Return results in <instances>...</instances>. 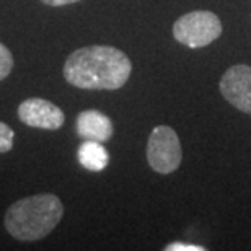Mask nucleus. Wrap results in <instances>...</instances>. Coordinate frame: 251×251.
<instances>
[{
    "label": "nucleus",
    "instance_id": "nucleus-2",
    "mask_svg": "<svg viewBox=\"0 0 251 251\" xmlns=\"http://www.w3.org/2000/svg\"><path fill=\"white\" fill-rule=\"evenodd\" d=\"M64 217V205L54 194H34L13 202L5 214V228L20 242L48 237Z\"/></svg>",
    "mask_w": 251,
    "mask_h": 251
},
{
    "label": "nucleus",
    "instance_id": "nucleus-9",
    "mask_svg": "<svg viewBox=\"0 0 251 251\" xmlns=\"http://www.w3.org/2000/svg\"><path fill=\"white\" fill-rule=\"evenodd\" d=\"M13 69V56L7 46L0 43V82L7 78Z\"/></svg>",
    "mask_w": 251,
    "mask_h": 251
},
{
    "label": "nucleus",
    "instance_id": "nucleus-3",
    "mask_svg": "<svg viewBox=\"0 0 251 251\" xmlns=\"http://www.w3.org/2000/svg\"><path fill=\"white\" fill-rule=\"evenodd\" d=\"M222 34L220 18L212 12L196 10L179 17L173 25V36L178 43L198 49L209 46Z\"/></svg>",
    "mask_w": 251,
    "mask_h": 251
},
{
    "label": "nucleus",
    "instance_id": "nucleus-4",
    "mask_svg": "<svg viewBox=\"0 0 251 251\" xmlns=\"http://www.w3.org/2000/svg\"><path fill=\"white\" fill-rule=\"evenodd\" d=\"M149 165L157 173L170 175L181 165L183 152L178 134L168 126H157L149 137L147 144Z\"/></svg>",
    "mask_w": 251,
    "mask_h": 251
},
{
    "label": "nucleus",
    "instance_id": "nucleus-5",
    "mask_svg": "<svg viewBox=\"0 0 251 251\" xmlns=\"http://www.w3.org/2000/svg\"><path fill=\"white\" fill-rule=\"evenodd\" d=\"M225 100L240 111L251 114V67L238 64L230 67L220 80Z\"/></svg>",
    "mask_w": 251,
    "mask_h": 251
},
{
    "label": "nucleus",
    "instance_id": "nucleus-1",
    "mask_svg": "<svg viewBox=\"0 0 251 251\" xmlns=\"http://www.w3.org/2000/svg\"><path fill=\"white\" fill-rule=\"evenodd\" d=\"M130 72V59L113 46L80 48L64 64L65 80L83 90H118L129 80Z\"/></svg>",
    "mask_w": 251,
    "mask_h": 251
},
{
    "label": "nucleus",
    "instance_id": "nucleus-7",
    "mask_svg": "<svg viewBox=\"0 0 251 251\" xmlns=\"http://www.w3.org/2000/svg\"><path fill=\"white\" fill-rule=\"evenodd\" d=\"M75 127H77V134L83 140L106 142L113 137L111 119L97 109H87L80 113L75 121Z\"/></svg>",
    "mask_w": 251,
    "mask_h": 251
},
{
    "label": "nucleus",
    "instance_id": "nucleus-12",
    "mask_svg": "<svg viewBox=\"0 0 251 251\" xmlns=\"http://www.w3.org/2000/svg\"><path fill=\"white\" fill-rule=\"evenodd\" d=\"M41 2L46 3V5H51V7H64V5L80 2V0H41Z\"/></svg>",
    "mask_w": 251,
    "mask_h": 251
},
{
    "label": "nucleus",
    "instance_id": "nucleus-8",
    "mask_svg": "<svg viewBox=\"0 0 251 251\" xmlns=\"http://www.w3.org/2000/svg\"><path fill=\"white\" fill-rule=\"evenodd\" d=\"M78 162L90 172H101L108 167L109 162L108 150L104 149L103 142L85 140L78 147Z\"/></svg>",
    "mask_w": 251,
    "mask_h": 251
},
{
    "label": "nucleus",
    "instance_id": "nucleus-10",
    "mask_svg": "<svg viewBox=\"0 0 251 251\" xmlns=\"http://www.w3.org/2000/svg\"><path fill=\"white\" fill-rule=\"evenodd\" d=\"M15 132L8 124L0 121V153H7L13 149Z\"/></svg>",
    "mask_w": 251,
    "mask_h": 251
},
{
    "label": "nucleus",
    "instance_id": "nucleus-6",
    "mask_svg": "<svg viewBox=\"0 0 251 251\" xmlns=\"http://www.w3.org/2000/svg\"><path fill=\"white\" fill-rule=\"evenodd\" d=\"M18 118L25 126L36 129L56 130L62 127L65 116L62 109L43 98H28L18 106Z\"/></svg>",
    "mask_w": 251,
    "mask_h": 251
},
{
    "label": "nucleus",
    "instance_id": "nucleus-11",
    "mask_svg": "<svg viewBox=\"0 0 251 251\" xmlns=\"http://www.w3.org/2000/svg\"><path fill=\"white\" fill-rule=\"evenodd\" d=\"M167 251H204L205 248L199 245H189V243H170L165 247Z\"/></svg>",
    "mask_w": 251,
    "mask_h": 251
}]
</instances>
